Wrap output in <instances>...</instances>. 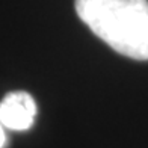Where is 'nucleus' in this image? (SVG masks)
<instances>
[{
  "label": "nucleus",
  "mask_w": 148,
  "mask_h": 148,
  "mask_svg": "<svg viewBox=\"0 0 148 148\" xmlns=\"http://www.w3.org/2000/svg\"><path fill=\"white\" fill-rule=\"evenodd\" d=\"M79 18L119 55L148 60V0H74Z\"/></svg>",
  "instance_id": "obj_1"
},
{
  "label": "nucleus",
  "mask_w": 148,
  "mask_h": 148,
  "mask_svg": "<svg viewBox=\"0 0 148 148\" xmlns=\"http://www.w3.org/2000/svg\"><path fill=\"white\" fill-rule=\"evenodd\" d=\"M36 103L30 94L14 91L0 101V123L3 127L15 132L29 130L35 123Z\"/></svg>",
  "instance_id": "obj_2"
},
{
  "label": "nucleus",
  "mask_w": 148,
  "mask_h": 148,
  "mask_svg": "<svg viewBox=\"0 0 148 148\" xmlns=\"http://www.w3.org/2000/svg\"><path fill=\"white\" fill-rule=\"evenodd\" d=\"M6 144V134H5V127L0 123V148H3Z\"/></svg>",
  "instance_id": "obj_3"
}]
</instances>
